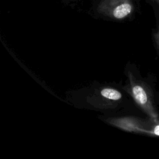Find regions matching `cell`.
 Returning <instances> with one entry per match:
<instances>
[{
	"instance_id": "1",
	"label": "cell",
	"mask_w": 159,
	"mask_h": 159,
	"mask_svg": "<svg viewBox=\"0 0 159 159\" xmlns=\"http://www.w3.org/2000/svg\"><path fill=\"white\" fill-rule=\"evenodd\" d=\"M127 90L136 104L150 117L158 119V113L155 105L153 92L145 82L137 79L130 73Z\"/></svg>"
},
{
	"instance_id": "2",
	"label": "cell",
	"mask_w": 159,
	"mask_h": 159,
	"mask_svg": "<svg viewBox=\"0 0 159 159\" xmlns=\"http://www.w3.org/2000/svg\"><path fill=\"white\" fill-rule=\"evenodd\" d=\"M134 9L132 0H102L98 6L100 13L117 20L129 17Z\"/></svg>"
},
{
	"instance_id": "3",
	"label": "cell",
	"mask_w": 159,
	"mask_h": 159,
	"mask_svg": "<svg viewBox=\"0 0 159 159\" xmlns=\"http://www.w3.org/2000/svg\"><path fill=\"white\" fill-rule=\"evenodd\" d=\"M101 93L104 98L112 101H118L122 98L121 93L119 91L112 88H104L101 91Z\"/></svg>"
},
{
	"instance_id": "4",
	"label": "cell",
	"mask_w": 159,
	"mask_h": 159,
	"mask_svg": "<svg viewBox=\"0 0 159 159\" xmlns=\"http://www.w3.org/2000/svg\"><path fill=\"white\" fill-rule=\"evenodd\" d=\"M153 39H154L155 46L159 56V24L158 25L157 30L153 34Z\"/></svg>"
},
{
	"instance_id": "5",
	"label": "cell",
	"mask_w": 159,
	"mask_h": 159,
	"mask_svg": "<svg viewBox=\"0 0 159 159\" xmlns=\"http://www.w3.org/2000/svg\"><path fill=\"white\" fill-rule=\"evenodd\" d=\"M152 1L155 2V3H157V4L159 6V0H152Z\"/></svg>"
}]
</instances>
